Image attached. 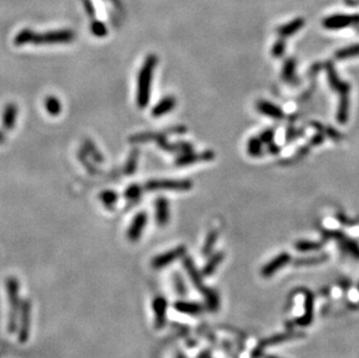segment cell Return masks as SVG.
Listing matches in <instances>:
<instances>
[{"instance_id": "1", "label": "cell", "mask_w": 359, "mask_h": 358, "mask_svg": "<svg viewBox=\"0 0 359 358\" xmlns=\"http://www.w3.org/2000/svg\"><path fill=\"white\" fill-rule=\"evenodd\" d=\"M75 40V33L72 30H64L48 33H34L30 30H22L14 38L15 46L24 44H54V43H70Z\"/></svg>"}, {"instance_id": "2", "label": "cell", "mask_w": 359, "mask_h": 358, "mask_svg": "<svg viewBox=\"0 0 359 358\" xmlns=\"http://www.w3.org/2000/svg\"><path fill=\"white\" fill-rule=\"evenodd\" d=\"M158 63V57L153 54L147 56L144 60L142 68L139 72V79H137V94L136 101L137 106L140 108H146L150 101V92H151L152 75L155 68Z\"/></svg>"}, {"instance_id": "3", "label": "cell", "mask_w": 359, "mask_h": 358, "mask_svg": "<svg viewBox=\"0 0 359 358\" xmlns=\"http://www.w3.org/2000/svg\"><path fill=\"white\" fill-rule=\"evenodd\" d=\"M6 290L8 294V303H9V318H8V331L14 332L17 330V315L19 308V281L15 278H8L6 281Z\"/></svg>"}, {"instance_id": "4", "label": "cell", "mask_w": 359, "mask_h": 358, "mask_svg": "<svg viewBox=\"0 0 359 358\" xmlns=\"http://www.w3.org/2000/svg\"><path fill=\"white\" fill-rule=\"evenodd\" d=\"M192 188V181L188 179H156L146 184L148 191H188Z\"/></svg>"}, {"instance_id": "5", "label": "cell", "mask_w": 359, "mask_h": 358, "mask_svg": "<svg viewBox=\"0 0 359 358\" xmlns=\"http://www.w3.org/2000/svg\"><path fill=\"white\" fill-rule=\"evenodd\" d=\"M323 27L330 30H337L342 28L359 25V14H334L326 18L322 22Z\"/></svg>"}, {"instance_id": "6", "label": "cell", "mask_w": 359, "mask_h": 358, "mask_svg": "<svg viewBox=\"0 0 359 358\" xmlns=\"http://www.w3.org/2000/svg\"><path fill=\"white\" fill-rule=\"evenodd\" d=\"M186 254V248L182 247V245H179V247L172 249L168 252H164V254H161L156 256L155 258H152L151 261V267L153 268H162L174 263L175 261L179 260V258L184 257Z\"/></svg>"}, {"instance_id": "7", "label": "cell", "mask_w": 359, "mask_h": 358, "mask_svg": "<svg viewBox=\"0 0 359 358\" xmlns=\"http://www.w3.org/2000/svg\"><path fill=\"white\" fill-rule=\"evenodd\" d=\"M291 262V256L287 252H281L278 256H275L273 260H271L268 264H265L262 268V276L269 278L277 273L281 268L287 265Z\"/></svg>"}, {"instance_id": "8", "label": "cell", "mask_w": 359, "mask_h": 358, "mask_svg": "<svg viewBox=\"0 0 359 358\" xmlns=\"http://www.w3.org/2000/svg\"><path fill=\"white\" fill-rule=\"evenodd\" d=\"M215 155L211 150H207V151L204 152H186L182 153V155L179 157L177 161H176V165L178 166H185V165H191V164H195L198 162H208L211 161Z\"/></svg>"}, {"instance_id": "9", "label": "cell", "mask_w": 359, "mask_h": 358, "mask_svg": "<svg viewBox=\"0 0 359 358\" xmlns=\"http://www.w3.org/2000/svg\"><path fill=\"white\" fill-rule=\"evenodd\" d=\"M326 69H327V76H328V82H329L330 88H331L332 90H335V91H337L339 94H349V92H350V90H351L350 84L347 82L342 81V79L339 78L337 72H336V70L334 68V65L330 63L327 64Z\"/></svg>"}, {"instance_id": "10", "label": "cell", "mask_w": 359, "mask_h": 358, "mask_svg": "<svg viewBox=\"0 0 359 358\" xmlns=\"http://www.w3.org/2000/svg\"><path fill=\"white\" fill-rule=\"evenodd\" d=\"M147 221H148V215H147V213L140 212L136 214L135 217L133 219V221H131L129 229L127 230V238L129 241L135 242L137 239H140L141 235H142L143 233V229L146 228Z\"/></svg>"}, {"instance_id": "11", "label": "cell", "mask_w": 359, "mask_h": 358, "mask_svg": "<svg viewBox=\"0 0 359 358\" xmlns=\"http://www.w3.org/2000/svg\"><path fill=\"white\" fill-rule=\"evenodd\" d=\"M30 329V301H24L21 307V324L19 329V341L21 343L28 341Z\"/></svg>"}, {"instance_id": "12", "label": "cell", "mask_w": 359, "mask_h": 358, "mask_svg": "<svg viewBox=\"0 0 359 358\" xmlns=\"http://www.w3.org/2000/svg\"><path fill=\"white\" fill-rule=\"evenodd\" d=\"M184 267L186 268V271H187L188 276H190V278H191L192 283H193L194 286L197 287V289L200 291L201 293H203L204 291L207 289V287L204 285L203 278H201V273L199 272L197 267H195L193 261H192L190 257L184 258Z\"/></svg>"}, {"instance_id": "13", "label": "cell", "mask_w": 359, "mask_h": 358, "mask_svg": "<svg viewBox=\"0 0 359 358\" xmlns=\"http://www.w3.org/2000/svg\"><path fill=\"white\" fill-rule=\"evenodd\" d=\"M155 217L159 226L163 227L169 222L170 219V209L169 203L165 198H158L155 203Z\"/></svg>"}, {"instance_id": "14", "label": "cell", "mask_w": 359, "mask_h": 358, "mask_svg": "<svg viewBox=\"0 0 359 358\" xmlns=\"http://www.w3.org/2000/svg\"><path fill=\"white\" fill-rule=\"evenodd\" d=\"M256 108L257 111L261 112L262 114L267 115V117L273 118V119H283L284 118V112L280 107L277 106V105L272 104L270 101L267 100H259L256 105Z\"/></svg>"}, {"instance_id": "15", "label": "cell", "mask_w": 359, "mask_h": 358, "mask_svg": "<svg viewBox=\"0 0 359 358\" xmlns=\"http://www.w3.org/2000/svg\"><path fill=\"white\" fill-rule=\"evenodd\" d=\"M327 236H330V238H334L337 239L338 242H341L342 247L345 251H348L349 254H351L354 257L359 258V245L355 241H352V239L345 238V236L343 235V233L341 234V233L338 232H331L329 233V234H327Z\"/></svg>"}, {"instance_id": "16", "label": "cell", "mask_w": 359, "mask_h": 358, "mask_svg": "<svg viewBox=\"0 0 359 358\" xmlns=\"http://www.w3.org/2000/svg\"><path fill=\"white\" fill-rule=\"evenodd\" d=\"M153 312H155V324L157 328H161L165 324L166 320V309H168V302L163 297H158L153 300L152 303Z\"/></svg>"}, {"instance_id": "17", "label": "cell", "mask_w": 359, "mask_h": 358, "mask_svg": "<svg viewBox=\"0 0 359 358\" xmlns=\"http://www.w3.org/2000/svg\"><path fill=\"white\" fill-rule=\"evenodd\" d=\"M304 26V20L302 18H297L294 20H292L288 24H285L283 26L278 28L277 33L279 35V37H283L286 38L288 36H292L293 34H296L299 31L301 28Z\"/></svg>"}, {"instance_id": "18", "label": "cell", "mask_w": 359, "mask_h": 358, "mask_svg": "<svg viewBox=\"0 0 359 358\" xmlns=\"http://www.w3.org/2000/svg\"><path fill=\"white\" fill-rule=\"evenodd\" d=\"M175 107H176V99L174 97H170L169 95V97L163 98L162 100L152 108L151 114H152V117H155V118L163 117V115L168 114L169 112H171Z\"/></svg>"}, {"instance_id": "19", "label": "cell", "mask_w": 359, "mask_h": 358, "mask_svg": "<svg viewBox=\"0 0 359 358\" xmlns=\"http://www.w3.org/2000/svg\"><path fill=\"white\" fill-rule=\"evenodd\" d=\"M313 316H314V299L312 293L306 292V298H304V313L297 322L301 326H308L310 322H312Z\"/></svg>"}, {"instance_id": "20", "label": "cell", "mask_w": 359, "mask_h": 358, "mask_svg": "<svg viewBox=\"0 0 359 358\" xmlns=\"http://www.w3.org/2000/svg\"><path fill=\"white\" fill-rule=\"evenodd\" d=\"M18 118V106L15 104H8L5 107L4 114H2V126L6 129H12L15 126V121Z\"/></svg>"}, {"instance_id": "21", "label": "cell", "mask_w": 359, "mask_h": 358, "mask_svg": "<svg viewBox=\"0 0 359 358\" xmlns=\"http://www.w3.org/2000/svg\"><path fill=\"white\" fill-rule=\"evenodd\" d=\"M338 110H337V121L339 123L344 124L349 119V110H350V104H349V94H339Z\"/></svg>"}, {"instance_id": "22", "label": "cell", "mask_w": 359, "mask_h": 358, "mask_svg": "<svg viewBox=\"0 0 359 358\" xmlns=\"http://www.w3.org/2000/svg\"><path fill=\"white\" fill-rule=\"evenodd\" d=\"M175 308L177 309L178 312L185 313V314H190V315H197L203 311V307L199 305V303L188 302V301L176 302Z\"/></svg>"}, {"instance_id": "23", "label": "cell", "mask_w": 359, "mask_h": 358, "mask_svg": "<svg viewBox=\"0 0 359 358\" xmlns=\"http://www.w3.org/2000/svg\"><path fill=\"white\" fill-rule=\"evenodd\" d=\"M223 258H224L223 252H216V254L211 255L209 261L207 262L203 270L204 276H210L211 273H214V271H215L216 268L221 264V262L223 261Z\"/></svg>"}, {"instance_id": "24", "label": "cell", "mask_w": 359, "mask_h": 358, "mask_svg": "<svg viewBox=\"0 0 359 358\" xmlns=\"http://www.w3.org/2000/svg\"><path fill=\"white\" fill-rule=\"evenodd\" d=\"M246 149H248L249 155L252 156V157H258V156H262L263 143H262V141L259 140V137H251V139L248 141Z\"/></svg>"}, {"instance_id": "25", "label": "cell", "mask_w": 359, "mask_h": 358, "mask_svg": "<svg viewBox=\"0 0 359 358\" xmlns=\"http://www.w3.org/2000/svg\"><path fill=\"white\" fill-rule=\"evenodd\" d=\"M203 293H204L205 298H206V303H207L208 309H209V311L215 312L220 306V300H219V297H217L216 292H214V291L210 289H206Z\"/></svg>"}, {"instance_id": "26", "label": "cell", "mask_w": 359, "mask_h": 358, "mask_svg": "<svg viewBox=\"0 0 359 358\" xmlns=\"http://www.w3.org/2000/svg\"><path fill=\"white\" fill-rule=\"evenodd\" d=\"M283 77L285 81L293 82L296 78V60L288 59L284 63L283 68Z\"/></svg>"}, {"instance_id": "27", "label": "cell", "mask_w": 359, "mask_h": 358, "mask_svg": "<svg viewBox=\"0 0 359 358\" xmlns=\"http://www.w3.org/2000/svg\"><path fill=\"white\" fill-rule=\"evenodd\" d=\"M217 236H219V234H217L216 230H211V232H209V234L207 235L206 239H205L204 247L201 249V252H203L204 256H208L211 251H213L214 245H215L216 243Z\"/></svg>"}, {"instance_id": "28", "label": "cell", "mask_w": 359, "mask_h": 358, "mask_svg": "<svg viewBox=\"0 0 359 358\" xmlns=\"http://www.w3.org/2000/svg\"><path fill=\"white\" fill-rule=\"evenodd\" d=\"M356 56H359V44H354V46L345 47L336 53V59H338V60H347V59H351V57H356Z\"/></svg>"}, {"instance_id": "29", "label": "cell", "mask_w": 359, "mask_h": 358, "mask_svg": "<svg viewBox=\"0 0 359 358\" xmlns=\"http://www.w3.org/2000/svg\"><path fill=\"white\" fill-rule=\"evenodd\" d=\"M327 260H328V255H317L313 256V257L299 258V260L294 262V265H298V267H301V265H316L323 263Z\"/></svg>"}, {"instance_id": "30", "label": "cell", "mask_w": 359, "mask_h": 358, "mask_svg": "<svg viewBox=\"0 0 359 358\" xmlns=\"http://www.w3.org/2000/svg\"><path fill=\"white\" fill-rule=\"evenodd\" d=\"M323 245L322 242H314V241H299L296 243V249L299 251H314L321 249Z\"/></svg>"}, {"instance_id": "31", "label": "cell", "mask_w": 359, "mask_h": 358, "mask_svg": "<svg viewBox=\"0 0 359 358\" xmlns=\"http://www.w3.org/2000/svg\"><path fill=\"white\" fill-rule=\"evenodd\" d=\"M46 108L48 113L56 117V115H59L60 113V111H62V105H60V100L56 97H48L46 100Z\"/></svg>"}, {"instance_id": "32", "label": "cell", "mask_w": 359, "mask_h": 358, "mask_svg": "<svg viewBox=\"0 0 359 358\" xmlns=\"http://www.w3.org/2000/svg\"><path fill=\"white\" fill-rule=\"evenodd\" d=\"M285 49H286V42H285V38L279 37V40L273 44V48H272V55L274 57H281L284 55Z\"/></svg>"}, {"instance_id": "33", "label": "cell", "mask_w": 359, "mask_h": 358, "mask_svg": "<svg viewBox=\"0 0 359 358\" xmlns=\"http://www.w3.org/2000/svg\"><path fill=\"white\" fill-rule=\"evenodd\" d=\"M100 199L105 205H107V206H112V205L117 203L118 194L113 191H105L100 194Z\"/></svg>"}, {"instance_id": "34", "label": "cell", "mask_w": 359, "mask_h": 358, "mask_svg": "<svg viewBox=\"0 0 359 358\" xmlns=\"http://www.w3.org/2000/svg\"><path fill=\"white\" fill-rule=\"evenodd\" d=\"M297 336H294V335H279V336H275L273 338H271V340H268L265 342H263V343L259 345L257 351L261 349V348L263 347H267L268 344H273V343H279V342H283V341H287V340H291V338H294Z\"/></svg>"}, {"instance_id": "35", "label": "cell", "mask_w": 359, "mask_h": 358, "mask_svg": "<svg viewBox=\"0 0 359 358\" xmlns=\"http://www.w3.org/2000/svg\"><path fill=\"white\" fill-rule=\"evenodd\" d=\"M141 191H142V188H141L139 185H131L130 187L127 188L126 198L129 200L137 199V198H140L141 196Z\"/></svg>"}, {"instance_id": "36", "label": "cell", "mask_w": 359, "mask_h": 358, "mask_svg": "<svg viewBox=\"0 0 359 358\" xmlns=\"http://www.w3.org/2000/svg\"><path fill=\"white\" fill-rule=\"evenodd\" d=\"M137 156H139V151H133L131 152L130 157L129 159H128V164H127V168H126V172L127 174H133L134 171H135L136 169V165H137Z\"/></svg>"}, {"instance_id": "37", "label": "cell", "mask_w": 359, "mask_h": 358, "mask_svg": "<svg viewBox=\"0 0 359 358\" xmlns=\"http://www.w3.org/2000/svg\"><path fill=\"white\" fill-rule=\"evenodd\" d=\"M273 137H274V132L273 129H265L264 132H263L261 135H259V140L262 141V143H267V145H269V143L273 142Z\"/></svg>"}, {"instance_id": "38", "label": "cell", "mask_w": 359, "mask_h": 358, "mask_svg": "<svg viewBox=\"0 0 359 358\" xmlns=\"http://www.w3.org/2000/svg\"><path fill=\"white\" fill-rule=\"evenodd\" d=\"M92 31L97 36H105L107 34V30H106L105 25L101 24V22H94L92 25Z\"/></svg>"}, {"instance_id": "39", "label": "cell", "mask_w": 359, "mask_h": 358, "mask_svg": "<svg viewBox=\"0 0 359 358\" xmlns=\"http://www.w3.org/2000/svg\"><path fill=\"white\" fill-rule=\"evenodd\" d=\"M175 285H176V289H177V292L179 294H181L182 296V294L186 293V286L179 274H176L175 276Z\"/></svg>"}, {"instance_id": "40", "label": "cell", "mask_w": 359, "mask_h": 358, "mask_svg": "<svg viewBox=\"0 0 359 358\" xmlns=\"http://www.w3.org/2000/svg\"><path fill=\"white\" fill-rule=\"evenodd\" d=\"M323 139H325V136H323V133H317L315 136L312 137V140H310V146H319L321 145V143L323 142Z\"/></svg>"}, {"instance_id": "41", "label": "cell", "mask_w": 359, "mask_h": 358, "mask_svg": "<svg viewBox=\"0 0 359 358\" xmlns=\"http://www.w3.org/2000/svg\"><path fill=\"white\" fill-rule=\"evenodd\" d=\"M269 151H270L271 153L280 152V147H279L278 145H275V143H273V142L269 143Z\"/></svg>"}, {"instance_id": "42", "label": "cell", "mask_w": 359, "mask_h": 358, "mask_svg": "<svg viewBox=\"0 0 359 358\" xmlns=\"http://www.w3.org/2000/svg\"><path fill=\"white\" fill-rule=\"evenodd\" d=\"M4 142H5V135L0 132V145H2Z\"/></svg>"}, {"instance_id": "43", "label": "cell", "mask_w": 359, "mask_h": 358, "mask_svg": "<svg viewBox=\"0 0 359 358\" xmlns=\"http://www.w3.org/2000/svg\"><path fill=\"white\" fill-rule=\"evenodd\" d=\"M265 358H280V357H277V356H271V355H270V356H267Z\"/></svg>"}]
</instances>
